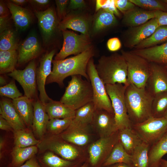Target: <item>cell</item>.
Segmentation results:
<instances>
[{
    "instance_id": "obj_1",
    "label": "cell",
    "mask_w": 167,
    "mask_h": 167,
    "mask_svg": "<svg viewBox=\"0 0 167 167\" xmlns=\"http://www.w3.org/2000/svg\"><path fill=\"white\" fill-rule=\"evenodd\" d=\"M94 54L92 47L77 55L62 60H53L52 70L47 79L46 84L56 83L61 87H63L64 79L74 75H81L89 81L87 67Z\"/></svg>"
},
{
    "instance_id": "obj_2",
    "label": "cell",
    "mask_w": 167,
    "mask_h": 167,
    "mask_svg": "<svg viewBox=\"0 0 167 167\" xmlns=\"http://www.w3.org/2000/svg\"><path fill=\"white\" fill-rule=\"evenodd\" d=\"M125 97L128 114L132 125L152 116L153 96L145 88H138L131 83L126 87Z\"/></svg>"
},
{
    "instance_id": "obj_3",
    "label": "cell",
    "mask_w": 167,
    "mask_h": 167,
    "mask_svg": "<svg viewBox=\"0 0 167 167\" xmlns=\"http://www.w3.org/2000/svg\"><path fill=\"white\" fill-rule=\"evenodd\" d=\"M97 74L105 85L121 84L127 86L130 84L127 79V67L122 54L117 53L102 56L96 66Z\"/></svg>"
},
{
    "instance_id": "obj_4",
    "label": "cell",
    "mask_w": 167,
    "mask_h": 167,
    "mask_svg": "<svg viewBox=\"0 0 167 167\" xmlns=\"http://www.w3.org/2000/svg\"><path fill=\"white\" fill-rule=\"evenodd\" d=\"M37 146L40 154L49 151L70 161L85 162L88 159L83 148L66 141L60 135L46 133Z\"/></svg>"
},
{
    "instance_id": "obj_5",
    "label": "cell",
    "mask_w": 167,
    "mask_h": 167,
    "mask_svg": "<svg viewBox=\"0 0 167 167\" xmlns=\"http://www.w3.org/2000/svg\"><path fill=\"white\" fill-rule=\"evenodd\" d=\"M82 76L74 75L68 82L60 101L75 110L92 101L93 93L89 81L84 79Z\"/></svg>"
},
{
    "instance_id": "obj_6",
    "label": "cell",
    "mask_w": 167,
    "mask_h": 167,
    "mask_svg": "<svg viewBox=\"0 0 167 167\" xmlns=\"http://www.w3.org/2000/svg\"><path fill=\"white\" fill-rule=\"evenodd\" d=\"M126 87L118 83L105 85L107 92L111 101L116 125L118 131L131 128L132 126L128 114L125 103V93Z\"/></svg>"
},
{
    "instance_id": "obj_7",
    "label": "cell",
    "mask_w": 167,
    "mask_h": 167,
    "mask_svg": "<svg viewBox=\"0 0 167 167\" xmlns=\"http://www.w3.org/2000/svg\"><path fill=\"white\" fill-rule=\"evenodd\" d=\"M121 54L127 63V79L129 83L138 88H145L150 73V63L130 51L122 50Z\"/></svg>"
},
{
    "instance_id": "obj_8",
    "label": "cell",
    "mask_w": 167,
    "mask_h": 167,
    "mask_svg": "<svg viewBox=\"0 0 167 167\" xmlns=\"http://www.w3.org/2000/svg\"><path fill=\"white\" fill-rule=\"evenodd\" d=\"M132 127L143 141L151 146L166 133L167 118L152 116L142 122L133 124Z\"/></svg>"
},
{
    "instance_id": "obj_9",
    "label": "cell",
    "mask_w": 167,
    "mask_h": 167,
    "mask_svg": "<svg viewBox=\"0 0 167 167\" xmlns=\"http://www.w3.org/2000/svg\"><path fill=\"white\" fill-rule=\"evenodd\" d=\"M87 73L92 85L95 109H103L114 114L110 98L105 85L99 76L93 58L89 61L87 67Z\"/></svg>"
},
{
    "instance_id": "obj_10",
    "label": "cell",
    "mask_w": 167,
    "mask_h": 167,
    "mask_svg": "<svg viewBox=\"0 0 167 167\" xmlns=\"http://www.w3.org/2000/svg\"><path fill=\"white\" fill-rule=\"evenodd\" d=\"M63 38L62 47L54 57V60L65 59L71 55H77L92 47L90 37L78 34L67 29L62 31Z\"/></svg>"
},
{
    "instance_id": "obj_11",
    "label": "cell",
    "mask_w": 167,
    "mask_h": 167,
    "mask_svg": "<svg viewBox=\"0 0 167 167\" xmlns=\"http://www.w3.org/2000/svg\"><path fill=\"white\" fill-rule=\"evenodd\" d=\"M119 131L111 135L100 137L91 143L88 148L90 167H102L119 140Z\"/></svg>"
},
{
    "instance_id": "obj_12",
    "label": "cell",
    "mask_w": 167,
    "mask_h": 167,
    "mask_svg": "<svg viewBox=\"0 0 167 167\" xmlns=\"http://www.w3.org/2000/svg\"><path fill=\"white\" fill-rule=\"evenodd\" d=\"M36 64L35 59L30 62L23 70L15 69L8 75L16 80L22 86L24 96L34 101L37 98Z\"/></svg>"
},
{
    "instance_id": "obj_13",
    "label": "cell",
    "mask_w": 167,
    "mask_h": 167,
    "mask_svg": "<svg viewBox=\"0 0 167 167\" xmlns=\"http://www.w3.org/2000/svg\"><path fill=\"white\" fill-rule=\"evenodd\" d=\"M34 14L38 19V24L45 45L48 44L54 37L58 31L60 22L57 13L53 7L44 11H34Z\"/></svg>"
},
{
    "instance_id": "obj_14",
    "label": "cell",
    "mask_w": 167,
    "mask_h": 167,
    "mask_svg": "<svg viewBox=\"0 0 167 167\" xmlns=\"http://www.w3.org/2000/svg\"><path fill=\"white\" fill-rule=\"evenodd\" d=\"M55 50L53 49L45 54L41 58L36 68L37 88L40 92L39 99L44 105L52 100L47 95L45 86L47 78L51 73V64Z\"/></svg>"
},
{
    "instance_id": "obj_15",
    "label": "cell",
    "mask_w": 167,
    "mask_h": 167,
    "mask_svg": "<svg viewBox=\"0 0 167 167\" xmlns=\"http://www.w3.org/2000/svg\"><path fill=\"white\" fill-rule=\"evenodd\" d=\"M91 126L100 138L109 136L118 131L114 114L103 109H95Z\"/></svg>"
},
{
    "instance_id": "obj_16",
    "label": "cell",
    "mask_w": 167,
    "mask_h": 167,
    "mask_svg": "<svg viewBox=\"0 0 167 167\" xmlns=\"http://www.w3.org/2000/svg\"><path fill=\"white\" fill-rule=\"evenodd\" d=\"M159 26L155 18L141 25L131 28L126 35L125 46L129 48H135L149 37Z\"/></svg>"
},
{
    "instance_id": "obj_17",
    "label": "cell",
    "mask_w": 167,
    "mask_h": 167,
    "mask_svg": "<svg viewBox=\"0 0 167 167\" xmlns=\"http://www.w3.org/2000/svg\"><path fill=\"white\" fill-rule=\"evenodd\" d=\"M18 49L17 63L19 65L25 64L35 59L43 50L37 36L34 32L27 37L19 45Z\"/></svg>"
},
{
    "instance_id": "obj_18",
    "label": "cell",
    "mask_w": 167,
    "mask_h": 167,
    "mask_svg": "<svg viewBox=\"0 0 167 167\" xmlns=\"http://www.w3.org/2000/svg\"><path fill=\"white\" fill-rule=\"evenodd\" d=\"M151 71L145 88L153 96L167 91V71L164 66L150 63Z\"/></svg>"
},
{
    "instance_id": "obj_19",
    "label": "cell",
    "mask_w": 167,
    "mask_h": 167,
    "mask_svg": "<svg viewBox=\"0 0 167 167\" xmlns=\"http://www.w3.org/2000/svg\"><path fill=\"white\" fill-rule=\"evenodd\" d=\"M89 18L82 14L70 12L61 21L58 26L59 31L70 29L90 36L92 26Z\"/></svg>"
},
{
    "instance_id": "obj_20",
    "label": "cell",
    "mask_w": 167,
    "mask_h": 167,
    "mask_svg": "<svg viewBox=\"0 0 167 167\" xmlns=\"http://www.w3.org/2000/svg\"><path fill=\"white\" fill-rule=\"evenodd\" d=\"M34 113L32 129L36 139L41 140L46 133L49 120L45 105L38 98L33 101Z\"/></svg>"
},
{
    "instance_id": "obj_21",
    "label": "cell",
    "mask_w": 167,
    "mask_h": 167,
    "mask_svg": "<svg viewBox=\"0 0 167 167\" xmlns=\"http://www.w3.org/2000/svg\"><path fill=\"white\" fill-rule=\"evenodd\" d=\"M150 63L167 66V41L160 45L130 51Z\"/></svg>"
},
{
    "instance_id": "obj_22",
    "label": "cell",
    "mask_w": 167,
    "mask_h": 167,
    "mask_svg": "<svg viewBox=\"0 0 167 167\" xmlns=\"http://www.w3.org/2000/svg\"><path fill=\"white\" fill-rule=\"evenodd\" d=\"M0 115L9 122L14 131L27 127L12 101L2 98L0 101Z\"/></svg>"
},
{
    "instance_id": "obj_23",
    "label": "cell",
    "mask_w": 167,
    "mask_h": 167,
    "mask_svg": "<svg viewBox=\"0 0 167 167\" xmlns=\"http://www.w3.org/2000/svg\"><path fill=\"white\" fill-rule=\"evenodd\" d=\"M89 128L77 127L70 124L60 135L71 143L80 147L84 146L91 142V136Z\"/></svg>"
},
{
    "instance_id": "obj_24",
    "label": "cell",
    "mask_w": 167,
    "mask_h": 167,
    "mask_svg": "<svg viewBox=\"0 0 167 167\" xmlns=\"http://www.w3.org/2000/svg\"><path fill=\"white\" fill-rule=\"evenodd\" d=\"M40 154L37 158L41 167H80L85 162L65 160L49 151Z\"/></svg>"
},
{
    "instance_id": "obj_25",
    "label": "cell",
    "mask_w": 167,
    "mask_h": 167,
    "mask_svg": "<svg viewBox=\"0 0 167 167\" xmlns=\"http://www.w3.org/2000/svg\"><path fill=\"white\" fill-rule=\"evenodd\" d=\"M6 3L16 28L20 31L26 30L32 22V16L31 12L27 9L15 5L10 1Z\"/></svg>"
},
{
    "instance_id": "obj_26",
    "label": "cell",
    "mask_w": 167,
    "mask_h": 167,
    "mask_svg": "<svg viewBox=\"0 0 167 167\" xmlns=\"http://www.w3.org/2000/svg\"><path fill=\"white\" fill-rule=\"evenodd\" d=\"M124 24L132 28L143 24L155 17V11H150L135 7L123 14Z\"/></svg>"
},
{
    "instance_id": "obj_27",
    "label": "cell",
    "mask_w": 167,
    "mask_h": 167,
    "mask_svg": "<svg viewBox=\"0 0 167 167\" xmlns=\"http://www.w3.org/2000/svg\"><path fill=\"white\" fill-rule=\"evenodd\" d=\"M34 101L25 96L12 100V103L26 127L32 128L34 113Z\"/></svg>"
},
{
    "instance_id": "obj_28",
    "label": "cell",
    "mask_w": 167,
    "mask_h": 167,
    "mask_svg": "<svg viewBox=\"0 0 167 167\" xmlns=\"http://www.w3.org/2000/svg\"><path fill=\"white\" fill-rule=\"evenodd\" d=\"M117 23L115 15L101 9L97 11L93 20L91 31L96 34L115 25Z\"/></svg>"
},
{
    "instance_id": "obj_29",
    "label": "cell",
    "mask_w": 167,
    "mask_h": 167,
    "mask_svg": "<svg viewBox=\"0 0 167 167\" xmlns=\"http://www.w3.org/2000/svg\"><path fill=\"white\" fill-rule=\"evenodd\" d=\"M46 111L49 119L73 118L75 110L66 106L60 101L52 100L45 104Z\"/></svg>"
},
{
    "instance_id": "obj_30",
    "label": "cell",
    "mask_w": 167,
    "mask_h": 167,
    "mask_svg": "<svg viewBox=\"0 0 167 167\" xmlns=\"http://www.w3.org/2000/svg\"><path fill=\"white\" fill-rule=\"evenodd\" d=\"M118 138L125 150L131 155L135 149L143 142L132 127L119 131Z\"/></svg>"
},
{
    "instance_id": "obj_31",
    "label": "cell",
    "mask_w": 167,
    "mask_h": 167,
    "mask_svg": "<svg viewBox=\"0 0 167 167\" xmlns=\"http://www.w3.org/2000/svg\"><path fill=\"white\" fill-rule=\"evenodd\" d=\"M38 152L37 146L25 148L14 146L11 152V161L10 167H19L35 156Z\"/></svg>"
},
{
    "instance_id": "obj_32",
    "label": "cell",
    "mask_w": 167,
    "mask_h": 167,
    "mask_svg": "<svg viewBox=\"0 0 167 167\" xmlns=\"http://www.w3.org/2000/svg\"><path fill=\"white\" fill-rule=\"evenodd\" d=\"M167 153V133L150 146L148 152L149 167H159L162 157Z\"/></svg>"
},
{
    "instance_id": "obj_33",
    "label": "cell",
    "mask_w": 167,
    "mask_h": 167,
    "mask_svg": "<svg viewBox=\"0 0 167 167\" xmlns=\"http://www.w3.org/2000/svg\"><path fill=\"white\" fill-rule=\"evenodd\" d=\"M95 108L92 101L76 110L71 125L81 127L91 125Z\"/></svg>"
},
{
    "instance_id": "obj_34",
    "label": "cell",
    "mask_w": 167,
    "mask_h": 167,
    "mask_svg": "<svg viewBox=\"0 0 167 167\" xmlns=\"http://www.w3.org/2000/svg\"><path fill=\"white\" fill-rule=\"evenodd\" d=\"M119 163L133 164L131 155L126 151L118 140L102 167H106Z\"/></svg>"
},
{
    "instance_id": "obj_35",
    "label": "cell",
    "mask_w": 167,
    "mask_h": 167,
    "mask_svg": "<svg viewBox=\"0 0 167 167\" xmlns=\"http://www.w3.org/2000/svg\"><path fill=\"white\" fill-rule=\"evenodd\" d=\"M13 132L14 146L25 148L37 146L39 143L30 128L26 127Z\"/></svg>"
},
{
    "instance_id": "obj_36",
    "label": "cell",
    "mask_w": 167,
    "mask_h": 167,
    "mask_svg": "<svg viewBox=\"0 0 167 167\" xmlns=\"http://www.w3.org/2000/svg\"><path fill=\"white\" fill-rule=\"evenodd\" d=\"M167 41V26H160L149 37L143 40L134 48L135 49L153 46Z\"/></svg>"
},
{
    "instance_id": "obj_37",
    "label": "cell",
    "mask_w": 167,
    "mask_h": 167,
    "mask_svg": "<svg viewBox=\"0 0 167 167\" xmlns=\"http://www.w3.org/2000/svg\"><path fill=\"white\" fill-rule=\"evenodd\" d=\"M18 54L16 50L0 51V73H10L15 69L18 62Z\"/></svg>"
},
{
    "instance_id": "obj_38",
    "label": "cell",
    "mask_w": 167,
    "mask_h": 167,
    "mask_svg": "<svg viewBox=\"0 0 167 167\" xmlns=\"http://www.w3.org/2000/svg\"><path fill=\"white\" fill-rule=\"evenodd\" d=\"M19 44L15 32L10 28L0 33V51L16 50Z\"/></svg>"
},
{
    "instance_id": "obj_39",
    "label": "cell",
    "mask_w": 167,
    "mask_h": 167,
    "mask_svg": "<svg viewBox=\"0 0 167 167\" xmlns=\"http://www.w3.org/2000/svg\"><path fill=\"white\" fill-rule=\"evenodd\" d=\"M150 146L143 142L131 155L133 164L135 167H149L148 152Z\"/></svg>"
},
{
    "instance_id": "obj_40",
    "label": "cell",
    "mask_w": 167,
    "mask_h": 167,
    "mask_svg": "<svg viewBox=\"0 0 167 167\" xmlns=\"http://www.w3.org/2000/svg\"><path fill=\"white\" fill-rule=\"evenodd\" d=\"M167 110V91L154 95L152 104V116L157 118L163 117Z\"/></svg>"
},
{
    "instance_id": "obj_41",
    "label": "cell",
    "mask_w": 167,
    "mask_h": 167,
    "mask_svg": "<svg viewBox=\"0 0 167 167\" xmlns=\"http://www.w3.org/2000/svg\"><path fill=\"white\" fill-rule=\"evenodd\" d=\"M73 118L49 119L47 126L46 133L53 135L61 134L69 127Z\"/></svg>"
},
{
    "instance_id": "obj_42",
    "label": "cell",
    "mask_w": 167,
    "mask_h": 167,
    "mask_svg": "<svg viewBox=\"0 0 167 167\" xmlns=\"http://www.w3.org/2000/svg\"><path fill=\"white\" fill-rule=\"evenodd\" d=\"M135 6L150 11L167 12V4L163 0H130Z\"/></svg>"
},
{
    "instance_id": "obj_43",
    "label": "cell",
    "mask_w": 167,
    "mask_h": 167,
    "mask_svg": "<svg viewBox=\"0 0 167 167\" xmlns=\"http://www.w3.org/2000/svg\"><path fill=\"white\" fill-rule=\"evenodd\" d=\"M0 94L2 96L10 98L12 100L23 96L13 80H11L6 85L0 87Z\"/></svg>"
},
{
    "instance_id": "obj_44",
    "label": "cell",
    "mask_w": 167,
    "mask_h": 167,
    "mask_svg": "<svg viewBox=\"0 0 167 167\" xmlns=\"http://www.w3.org/2000/svg\"><path fill=\"white\" fill-rule=\"evenodd\" d=\"M101 9L112 12L119 17L120 16L118 10L115 5L114 0H96V11Z\"/></svg>"
},
{
    "instance_id": "obj_45",
    "label": "cell",
    "mask_w": 167,
    "mask_h": 167,
    "mask_svg": "<svg viewBox=\"0 0 167 167\" xmlns=\"http://www.w3.org/2000/svg\"><path fill=\"white\" fill-rule=\"evenodd\" d=\"M114 2L118 10L123 14L136 7V6L130 0H114Z\"/></svg>"
},
{
    "instance_id": "obj_46",
    "label": "cell",
    "mask_w": 167,
    "mask_h": 167,
    "mask_svg": "<svg viewBox=\"0 0 167 167\" xmlns=\"http://www.w3.org/2000/svg\"><path fill=\"white\" fill-rule=\"evenodd\" d=\"M69 1L68 0H56L57 14L60 22L66 17L67 15V6Z\"/></svg>"
},
{
    "instance_id": "obj_47",
    "label": "cell",
    "mask_w": 167,
    "mask_h": 167,
    "mask_svg": "<svg viewBox=\"0 0 167 167\" xmlns=\"http://www.w3.org/2000/svg\"><path fill=\"white\" fill-rule=\"evenodd\" d=\"M107 46L109 51L115 52L121 48L122 44L119 39L115 37L110 38L108 40L107 42Z\"/></svg>"
},
{
    "instance_id": "obj_48",
    "label": "cell",
    "mask_w": 167,
    "mask_h": 167,
    "mask_svg": "<svg viewBox=\"0 0 167 167\" xmlns=\"http://www.w3.org/2000/svg\"><path fill=\"white\" fill-rule=\"evenodd\" d=\"M29 3L35 9L34 11H41V9L46 7L49 4L50 1L49 0H28Z\"/></svg>"
},
{
    "instance_id": "obj_49",
    "label": "cell",
    "mask_w": 167,
    "mask_h": 167,
    "mask_svg": "<svg viewBox=\"0 0 167 167\" xmlns=\"http://www.w3.org/2000/svg\"><path fill=\"white\" fill-rule=\"evenodd\" d=\"M155 15L159 26H167V12L156 11Z\"/></svg>"
},
{
    "instance_id": "obj_50",
    "label": "cell",
    "mask_w": 167,
    "mask_h": 167,
    "mask_svg": "<svg viewBox=\"0 0 167 167\" xmlns=\"http://www.w3.org/2000/svg\"><path fill=\"white\" fill-rule=\"evenodd\" d=\"M85 1L83 0H71L69 2V8L74 10L81 9L85 6Z\"/></svg>"
},
{
    "instance_id": "obj_51",
    "label": "cell",
    "mask_w": 167,
    "mask_h": 167,
    "mask_svg": "<svg viewBox=\"0 0 167 167\" xmlns=\"http://www.w3.org/2000/svg\"><path fill=\"white\" fill-rule=\"evenodd\" d=\"M9 16L0 17V33L10 28L9 27Z\"/></svg>"
},
{
    "instance_id": "obj_52",
    "label": "cell",
    "mask_w": 167,
    "mask_h": 167,
    "mask_svg": "<svg viewBox=\"0 0 167 167\" xmlns=\"http://www.w3.org/2000/svg\"><path fill=\"white\" fill-rule=\"evenodd\" d=\"M11 14L7 4L4 1H0V17L9 16Z\"/></svg>"
},
{
    "instance_id": "obj_53",
    "label": "cell",
    "mask_w": 167,
    "mask_h": 167,
    "mask_svg": "<svg viewBox=\"0 0 167 167\" xmlns=\"http://www.w3.org/2000/svg\"><path fill=\"white\" fill-rule=\"evenodd\" d=\"M19 167H41L35 156Z\"/></svg>"
},
{
    "instance_id": "obj_54",
    "label": "cell",
    "mask_w": 167,
    "mask_h": 167,
    "mask_svg": "<svg viewBox=\"0 0 167 167\" xmlns=\"http://www.w3.org/2000/svg\"><path fill=\"white\" fill-rule=\"evenodd\" d=\"M0 129L7 131H14L9 122L1 115H0Z\"/></svg>"
},
{
    "instance_id": "obj_55",
    "label": "cell",
    "mask_w": 167,
    "mask_h": 167,
    "mask_svg": "<svg viewBox=\"0 0 167 167\" xmlns=\"http://www.w3.org/2000/svg\"><path fill=\"white\" fill-rule=\"evenodd\" d=\"M106 167H135V166L133 164H128L124 163H119Z\"/></svg>"
},
{
    "instance_id": "obj_56",
    "label": "cell",
    "mask_w": 167,
    "mask_h": 167,
    "mask_svg": "<svg viewBox=\"0 0 167 167\" xmlns=\"http://www.w3.org/2000/svg\"><path fill=\"white\" fill-rule=\"evenodd\" d=\"M10 1L15 5L21 6L28 2V0H11Z\"/></svg>"
},
{
    "instance_id": "obj_57",
    "label": "cell",
    "mask_w": 167,
    "mask_h": 167,
    "mask_svg": "<svg viewBox=\"0 0 167 167\" xmlns=\"http://www.w3.org/2000/svg\"><path fill=\"white\" fill-rule=\"evenodd\" d=\"M5 142L4 139L2 137H0V153H1L2 150L5 147Z\"/></svg>"
},
{
    "instance_id": "obj_58",
    "label": "cell",
    "mask_w": 167,
    "mask_h": 167,
    "mask_svg": "<svg viewBox=\"0 0 167 167\" xmlns=\"http://www.w3.org/2000/svg\"><path fill=\"white\" fill-rule=\"evenodd\" d=\"M159 167H167V160L162 159L159 163Z\"/></svg>"
},
{
    "instance_id": "obj_59",
    "label": "cell",
    "mask_w": 167,
    "mask_h": 167,
    "mask_svg": "<svg viewBox=\"0 0 167 167\" xmlns=\"http://www.w3.org/2000/svg\"><path fill=\"white\" fill-rule=\"evenodd\" d=\"M7 84L5 78L2 76H0V85L1 87L4 86Z\"/></svg>"
},
{
    "instance_id": "obj_60",
    "label": "cell",
    "mask_w": 167,
    "mask_h": 167,
    "mask_svg": "<svg viewBox=\"0 0 167 167\" xmlns=\"http://www.w3.org/2000/svg\"><path fill=\"white\" fill-rule=\"evenodd\" d=\"M80 167H90L88 159L84 162Z\"/></svg>"
},
{
    "instance_id": "obj_61",
    "label": "cell",
    "mask_w": 167,
    "mask_h": 167,
    "mask_svg": "<svg viewBox=\"0 0 167 167\" xmlns=\"http://www.w3.org/2000/svg\"><path fill=\"white\" fill-rule=\"evenodd\" d=\"M164 117L167 118V110L166 111L164 115Z\"/></svg>"
},
{
    "instance_id": "obj_62",
    "label": "cell",
    "mask_w": 167,
    "mask_h": 167,
    "mask_svg": "<svg viewBox=\"0 0 167 167\" xmlns=\"http://www.w3.org/2000/svg\"><path fill=\"white\" fill-rule=\"evenodd\" d=\"M163 1L167 4V0H164Z\"/></svg>"
},
{
    "instance_id": "obj_63",
    "label": "cell",
    "mask_w": 167,
    "mask_h": 167,
    "mask_svg": "<svg viewBox=\"0 0 167 167\" xmlns=\"http://www.w3.org/2000/svg\"><path fill=\"white\" fill-rule=\"evenodd\" d=\"M164 67H165V69L167 71V66H164Z\"/></svg>"
},
{
    "instance_id": "obj_64",
    "label": "cell",
    "mask_w": 167,
    "mask_h": 167,
    "mask_svg": "<svg viewBox=\"0 0 167 167\" xmlns=\"http://www.w3.org/2000/svg\"><path fill=\"white\" fill-rule=\"evenodd\" d=\"M166 133H167V132H166Z\"/></svg>"
}]
</instances>
